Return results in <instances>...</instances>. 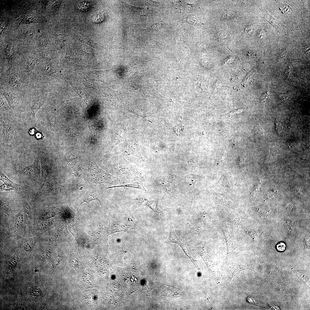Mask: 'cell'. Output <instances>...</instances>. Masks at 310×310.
Here are the masks:
<instances>
[{
	"label": "cell",
	"mask_w": 310,
	"mask_h": 310,
	"mask_svg": "<svg viewBox=\"0 0 310 310\" xmlns=\"http://www.w3.org/2000/svg\"><path fill=\"white\" fill-rule=\"evenodd\" d=\"M92 290H89L88 291L89 293H88L86 291V292L85 294V297L86 298V301L87 302H91L94 301V291H92Z\"/></svg>",
	"instance_id": "obj_27"
},
{
	"label": "cell",
	"mask_w": 310,
	"mask_h": 310,
	"mask_svg": "<svg viewBox=\"0 0 310 310\" xmlns=\"http://www.w3.org/2000/svg\"><path fill=\"white\" fill-rule=\"evenodd\" d=\"M8 75L7 78V83L9 86L11 87L19 88L20 83L18 77V73L12 72Z\"/></svg>",
	"instance_id": "obj_13"
},
{
	"label": "cell",
	"mask_w": 310,
	"mask_h": 310,
	"mask_svg": "<svg viewBox=\"0 0 310 310\" xmlns=\"http://www.w3.org/2000/svg\"><path fill=\"white\" fill-rule=\"evenodd\" d=\"M34 206L32 204H30L27 205L24 208L23 212L27 216H30L34 208Z\"/></svg>",
	"instance_id": "obj_28"
},
{
	"label": "cell",
	"mask_w": 310,
	"mask_h": 310,
	"mask_svg": "<svg viewBox=\"0 0 310 310\" xmlns=\"http://www.w3.org/2000/svg\"><path fill=\"white\" fill-rule=\"evenodd\" d=\"M252 29V27L250 26L247 27L245 29L246 32H251Z\"/></svg>",
	"instance_id": "obj_39"
},
{
	"label": "cell",
	"mask_w": 310,
	"mask_h": 310,
	"mask_svg": "<svg viewBox=\"0 0 310 310\" xmlns=\"http://www.w3.org/2000/svg\"><path fill=\"white\" fill-rule=\"evenodd\" d=\"M167 211L168 214L170 224V232L168 238L166 241L167 243H173L179 245L182 243L181 242L177 236L174 230L172 219V213L170 208H167Z\"/></svg>",
	"instance_id": "obj_5"
},
{
	"label": "cell",
	"mask_w": 310,
	"mask_h": 310,
	"mask_svg": "<svg viewBox=\"0 0 310 310\" xmlns=\"http://www.w3.org/2000/svg\"><path fill=\"white\" fill-rule=\"evenodd\" d=\"M196 179V175L190 174L186 176L185 179L189 186L192 188L194 184L195 183Z\"/></svg>",
	"instance_id": "obj_23"
},
{
	"label": "cell",
	"mask_w": 310,
	"mask_h": 310,
	"mask_svg": "<svg viewBox=\"0 0 310 310\" xmlns=\"http://www.w3.org/2000/svg\"><path fill=\"white\" fill-rule=\"evenodd\" d=\"M120 187H132L133 188H137L140 189L144 191H146L145 188L143 184L142 183H140L138 182H136L129 184H124L122 185L114 186L112 187H107L106 189H108L113 188Z\"/></svg>",
	"instance_id": "obj_16"
},
{
	"label": "cell",
	"mask_w": 310,
	"mask_h": 310,
	"mask_svg": "<svg viewBox=\"0 0 310 310\" xmlns=\"http://www.w3.org/2000/svg\"><path fill=\"white\" fill-rule=\"evenodd\" d=\"M265 18L266 20L269 22L273 26L277 29L278 31H280L281 29V26H282L281 23L278 21L271 16L268 13H266V11H265Z\"/></svg>",
	"instance_id": "obj_17"
},
{
	"label": "cell",
	"mask_w": 310,
	"mask_h": 310,
	"mask_svg": "<svg viewBox=\"0 0 310 310\" xmlns=\"http://www.w3.org/2000/svg\"><path fill=\"white\" fill-rule=\"evenodd\" d=\"M49 250H45L44 251L42 252L40 255V257L42 259H46L48 256V255L49 254Z\"/></svg>",
	"instance_id": "obj_32"
},
{
	"label": "cell",
	"mask_w": 310,
	"mask_h": 310,
	"mask_svg": "<svg viewBox=\"0 0 310 310\" xmlns=\"http://www.w3.org/2000/svg\"><path fill=\"white\" fill-rule=\"evenodd\" d=\"M88 178L89 181L97 183L112 184L113 182L111 175L101 169L94 163H92L89 168Z\"/></svg>",
	"instance_id": "obj_1"
},
{
	"label": "cell",
	"mask_w": 310,
	"mask_h": 310,
	"mask_svg": "<svg viewBox=\"0 0 310 310\" xmlns=\"http://www.w3.org/2000/svg\"><path fill=\"white\" fill-rule=\"evenodd\" d=\"M6 55L9 63H11L14 57V52L13 46L11 43L8 44L5 49Z\"/></svg>",
	"instance_id": "obj_18"
},
{
	"label": "cell",
	"mask_w": 310,
	"mask_h": 310,
	"mask_svg": "<svg viewBox=\"0 0 310 310\" xmlns=\"http://www.w3.org/2000/svg\"><path fill=\"white\" fill-rule=\"evenodd\" d=\"M179 245L181 248L186 255L189 257L191 261L194 264L195 267L197 269H199V267L197 263V260L194 259L191 257L186 245L182 243Z\"/></svg>",
	"instance_id": "obj_20"
},
{
	"label": "cell",
	"mask_w": 310,
	"mask_h": 310,
	"mask_svg": "<svg viewBox=\"0 0 310 310\" xmlns=\"http://www.w3.org/2000/svg\"><path fill=\"white\" fill-rule=\"evenodd\" d=\"M187 21L189 23L195 25H197L202 24V22L199 19L194 17L193 16L189 17L186 19Z\"/></svg>",
	"instance_id": "obj_24"
},
{
	"label": "cell",
	"mask_w": 310,
	"mask_h": 310,
	"mask_svg": "<svg viewBox=\"0 0 310 310\" xmlns=\"http://www.w3.org/2000/svg\"><path fill=\"white\" fill-rule=\"evenodd\" d=\"M278 2L279 9L282 13H288L292 11L291 7L286 4L279 1Z\"/></svg>",
	"instance_id": "obj_22"
},
{
	"label": "cell",
	"mask_w": 310,
	"mask_h": 310,
	"mask_svg": "<svg viewBox=\"0 0 310 310\" xmlns=\"http://www.w3.org/2000/svg\"><path fill=\"white\" fill-rule=\"evenodd\" d=\"M223 17L226 19L230 18L232 16V14L229 12H226L223 15Z\"/></svg>",
	"instance_id": "obj_36"
},
{
	"label": "cell",
	"mask_w": 310,
	"mask_h": 310,
	"mask_svg": "<svg viewBox=\"0 0 310 310\" xmlns=\"http://www.w3.org/2000/svg\"><path fill=\"white\" fill-rule=\"evenodd\" d=\"M35 18L33 17H29L25 18L23 22L24 24H28L34 22V21Z\"/></svg>",
	"instance_id": "obj_33"
},
{
	"label": "cell",
	"mask_w": 310,
	"mask_h": 310,
	"mask_svg": "<svg viewBox=\"0 0 310 310\" xmlns=\"http://www.w3.org/2000/svg\"><path fill=\"white\" fill-rule=\"evenodd\" d=\"M11 209L10 205L6 201L0 198V211L9 215Z\"/></svg>",
	"instance_id": "obj_19"
},
{
	"label": "cell",
	"mask_w": 310,
	"mask_h": 310,
	"mask_svg": "<svg viewBox=\"0 0 310 310\" xmlns=\"http://www.w3.org/2000/svg\"><path fill=\"white\" fill-rule=\"evenodd\" d=\"M90 7L89 3L85 1H80L78 5V9L82 11H86L89 9Z\"/></svg>",
	"instance_id": "obj_25"
},
{
	"label": "cell",
	"mask_w": 310,
	"mask_h": 310,
	"mask_svg": "<svg viewBox=\"0 0 310 310\" xmlns=\"http://www.w3.org/2000/svg\"><path fill=\"white\" fill-rule=\"evenodd\" d=\"M248 54L249 56L251 57H252L253 56V54L252 53L249 52Z\"/></svg>",
	"instance_id": "obj_40"
},
{
	"label": "cell",
	"mask_w": 310,
	"mask_h": 310,
	"mask_svg": "<svg viewBox=\"0 0 310 310\" xmlns=\"http://www.w3.org/2000/svg\"><path fill=\"white\" fill-rule=\"evenodd\" d=\"M162 26V22H160L159 23L153 25L151 27V29L153 30H156L160 28Z\"/></svg>",
	"instance_id": "obj_34"
},
{
	"label": "cell",
	"mask_w": 310,
	"mask_h": 310,
	"mask_svg": "<svg viewBox=\"0 0 310 310\" xmlns=\"http://www.w3.org/2000/svg\"><path fill=\"white\" fill-rule=\"evenodd\" d=\"M94 200L98 201L102 206L100 197L98 193L95 191H88L83 197L80 205L84 202H86L88 203L90 201Z\"/></svg>",
	"instance_id": "obj_10"
},
{
	"label": "cell",
	"mask_w": 310,
	"mask_h": 310,
	"mask_svg": "<svg viewBox=\"0 0 310 310\" xmlns=\"http://www.w3.org/2000/svg\"><path fill=\"white\" fill-rule=\"evenodd\" d=\"M105 19V16L102 13L98 12L94 13L92 16V21L94 23H99L103 22Z\"/></svg>",
	"instance_id": "obj_21"
},
{
	"label": "cell",
	"mask_w": 310,
	"mask_h": 310,
	"mask_svg": "<svg viewBox=\"0 0 310 310\" xmlns=\"http://www.w3.org/2000/svg\"><path fill=\"white\" fill-rule=\"evenodd\" d=\"M3 95L7 100L8 104L11 108H14L17 104L18 100L17 97L9 89H5L2 91Z\"/></svg>",
	"instance_id": "obj_8"
},
{
	"label": "cell",
	"mask_w": 310,
	"mask_h": 310,
	"mask_svg": "<svg viewBox=\"0 0 310 310\" xmlns=\"http://www.w3.org/2000/svg\"><path fill=\"white\" fill-rule=\"evenodd\" d=\"M41 235L28 238H22L18 235L17 237L18 242L21 247L26 251H31L34 249L35 245Z\"/></svg>",
	"instance_id": "obj_4"
},
{
	"label": "cell",
	"mask_w": 310,
	"mask_h": 310,
	"mask_svg": "<svg viewBox=\"0 0 310 310\" xmlns=\"http://www.w3.org/2000/svg\"><path fill=\"white\" fill-rule=\"evenodd\" d=\"M45 38L44 37H42L40 39V44L42 45H45Z\"/></svg>",
	"instance_id": "obj_38"
},
{
	"label": "cell",
	"mask_w": 310,
	"mask_h": 310,
	"mask_svg": "<svg viewBox=\"0 0 310 310\" xmlns=\"http://www.w3.org/2000/svg\"><path fill=\"white\" fill-rule=\"evenodd\" d=\"M36 32L34 28H31L29 29L26 33V36L28 39L32 38Z\"/></svg>",
	"instance_id": "obj_29"
},
{
	"label": "cell",
	"mask_w": 310,
	"mask_h": 310,
	"mask_svg": "<svg viewBox=\"0 0 310 310\" xmlns=\"http://www.w3.org/2000/svg\"><path fill=\"white\" fill-rule=\"evenodd\" d=\"M36 63V59L32 57L27 61L25 68V72L27 76L29 77L33 72Z\"/></svg>",
	"instance_id": "obj_15"
},
{
	"label": "cell",
	"mask_w": 310,
	"mask_h": 310,
	"mask_svg": "<svg viewBox=\"0 0 310 310\" xmlns=\"http://www.w3.org/2000/svg\"><path fill=\"white\" fill-rule=\"evenodd\" d=\"M0 189L1 191H9L13 190H15V189L13 187L4 183L1 186Z\"/></svg>",
	"instance_id": "obj_30"
},
{
	"label": "cell",
	"mask_w": 310,
	"mask_h": 310,
	"mask_svg": "<svg viewBox=\"0 0 310 310\" xmlns=\"http://www.w3.org/2000/svg\"><path fill=\"white\" fill-rule=\"evenodd\" d=\"M0 180L4 183L14 188L17 192H19L22 188L21 185L16 183L9 179L2 170H0Z\"/></svg>",
	"instance_id": "obj_14"
},
{
	"label": "cell",
	"mask_w": 310,
	"mask_h": 310,
	"mask_svg": "<svg viewBox=\"0 0 310 310\" xmlns=\"http://www.w3.org/2000/svg\"><path fill=\"white\" fill-rule=\"evenodd\" d=\"M286 247L285 244L282 242L278 243L276 245L277 249L279 251H284Z\"/></svg>",
	"instance_id": "obj_31"
},
{
	"label": "cell",
	"mask_w": 310,
	"mask_h": 310,
	"mask_svg": "<svg viewBox=\"0 0 310 310\" xmlns=\"http://www.w3.org/2000/svg\"><path fill=\"white\" fill-rule=\"evenodd\" d=\"M61 3L60 1H56L53 4L52 7L53 10L57 9L59 7Z\"/></svg>",
	"instance_id": "obj_35"
},
{
	"label": "cell",
	"mask_w": 310,
	"mask_h": 310,
	"mask_svg": "<svg viewBox=\"0 0 310 310\" xmlns=\"http://www.w3.org/2000/svg\"><path fill=\"white\" fill-rule=\"evenodd\" d=\"M38 158L36 157L33 163L28 166H22L20 167L19 171L24 175L36 180L40 176V170L38 168Z\"/></svg>",
	"instance_id": "obj_2"
},
{
	"label": "cell",
	"mask_w": 310,
	"mask_h": 310,
	"mask_svg": "<svg viewBox=\"0 0 310 310\" xmlns=\"http://www.w3.org/2000/svg\"><path fill=\"white\" fill-rule=\"evenodd\" d=\"M39 156L41 164V178L43 182L48 179L51 174V169L46 164L43 153L40 152Z\"/></svg>",
	"instance_id": "obj_7"
},
{
	"label": "cell",
	"mask_w": 310,
	"mask_h": 310,
	"mask_svg": "<svg viewBox=\"0 0 310 310\" xmlns=\"http://www.w3.org/2000/svg\"><path fill=\"white\" fill-rule=\"evenodd\" d=\"M53 188L52 185L48 179L42 182L34 197V201H35L39 197L45 194L52 193Z\"/></svg>",
	"instance_id": "obj_6"
},
{
	"label": "cell",
	"mask_w": 310,
	"mask_h": 310,
	"mask_svg": "<svg viewBox=\"0 0 310 310\" xmlns=\"http://www.w3.org/2000/svg\"><path fill=\"white\" fill-rule=\"evenodd\" d=\"M24 213L23 212L19 213L15 217L11 227L13 231H17L22 228L24 222Z\"/></svg>",
	"instance_id": "obj_11"
},
{
	"label": "cell",
	"mask_w": 310,
	"mask_h": 310,
	"mask_svg": "<svg viewBox=\"0 0 310 310\" xmlns=\"http://www.w3.org/2000/svg\"><path fill=\"white\" fill-rule=\"evenodd\" d=\"M266 34L265 30H261L259 33L258 36L259 38L261 39Z\"/></svg>",
	"instance_id": "obj_37"
},
{
	"label": "cell",
	"mask_w": 310,
	"mask_h": 310,
	"mask_svg": "<svg viewBox=\"0 0 310 310\" xmlns=\"http://www.w3.org/2000/svg\"><path fill=\"white\" fill-rule=\"evenodd\" d=\"M4 132L6 139L10 142H12L14 132L13 127L9 122L1 119Z\"/></svg>",
	"instance_id": "obj_9"
},
{
	"label": "cell",
	"mask_w": 310,
	"mask_h": 310,
	"mask_svg": "<svg viewBox=\"0 0 310 310\" xmlns=\"http://www.w3.org/2000/svg\"><path fill=\"white\" fill-rule=\"evenodd\" d=\"M140 202L141 205L148 206L156 213L161 214V212L158 207V200L149 201L147 199L142 198L140 199Z\"/></svg>",
	"instance_id": "obj_12"
},
{
	"label": "cell",
	"mask_w": 310,
	"mask_h": 310,
	"mask_svg": "<svg viewBox=\"0 0 310 310\" xmlns=\"http://www.w3.org/2000/svg\"><path fill=\"white\" fill-rule=\"evenodd\" d=\"M47 94L44 92L37 94L33 96L31 101L30 106V111L31 115L34 118L35 115L44 104Z\"/></svg>",
	"instance_id": "obj_3"
},
{
	"label": "cell",
	"mask_w": 310,
	"mask_h": 310,
	"mask_svg": "<svg viewBox=\"0 0 310 310\" xmlns=\"http://www.w3.org/2000/svg\"><path fill=\"white\" fill-rule=\"evenodd\" d=\"M233 267L235 268V271L233 272L234 273H233V277L238 273L240 271L243 270L245 269L251 270L250 268L249 267L245 265H242L240 264L239 265H238V266L237 265V266H235V267Z\"/></svg>",
	"instance_id": "obj_26"
}]
</instances>
